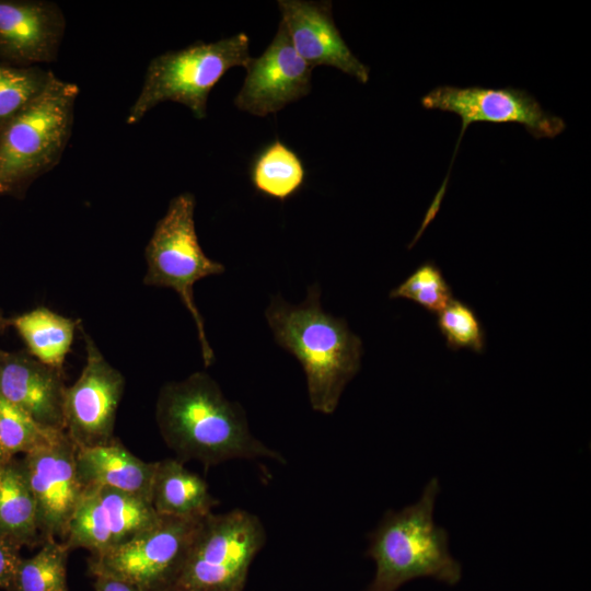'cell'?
<instances>
[{
  "label": "cell",
  "instance_id": "obj_1",
  "mask_svg": "<svg viewBox=\"0 0 591 591\" xmlns=\"http://www.w3.org/2000/svg\"><path fill=\"white\" fill-rule=\"evenodd\" d=\"M155 420L165 444L183 463L196 460L208 468L231 460L286 462L280 452L253 436L242 406L228 399L205 372L164 384Z\"/></svg>",
  "mask_w": 591,
  "mask_h": 591
},
{
  "label": "cell",
  "instance_id": "obj_2",
  "mask_svg": "<svg viewBox=\"0 0 591 591\" xmlns=\"http://www.w3.org/2000/svg\"><path fill=\"white\" fill-rule=\"evenodd\" d=\"M265 315L276 341L302 366L311 407L333 414L345 386L360 369L361 339L345 320L323 310L317 285L309 287L298 305L274 296Z\"/></svg>",
  "mask_w": 591,
  "mask_h": 591
},
{
  "label": "cell",
  "instance_id": "obj_3",
  "mask_svg": "<svg viewBox=\"0 0 591 591\" xmlns=\"http://www.w3.org/2000/svg\"><path fill=\"white\" fill-rule=\"evenodd\" d=\"M439 493L438 477L430 478L416 502L387 510L370 532L366 555L375 572L364 591H397L419 578L460 582L462 566L450 553L449 533L433 518Z\"/></svg>",
  "mask_w": 591,
  "mask_h": 591
},
{
  "label": "cell",
  "instance_id": "obj_4",
  "mask_svg": "<svg viewBox=\"0 0 591 591\" xmlns=\"http://www.w3.org/2000/svg\"><path fill=\"white\" fill-rule=\"evenodd\" d=\"M76 83L56 74L44 92L0 130V196L21 195L58 164L71 137Z\"/></svg>",
  "mask_w": 591,
  "mask_h": 591
},
{
  "label": "cell",
  "instance_id": "obj_5",
  "mask_svg": "<svg viewBox=\"0 0 591 591\" xmlns=\"http://www.w3.org/2000/svg\"><path fill=\"white\" fill-rule=\"evenodd\" d=\"M251 59L250 38L244 33L211 43L196 42L152 58L126 123L138 124L149 111L166 101L183 104L196 118H205L215 85L229 69L246 68Z\"/></svg>",
  "mask_w": 591,
  "mask_h": 591
},
{
  "label": "cell",
  "instance_id": "obj_6",
  "mask_svg": "<svg viewBox=\"0 0 591 591\" xmlns=\"http://www.w3.org/2000/svg\"><path fill=\"white\" fill-rule=\"evenodd\" d=\"M195 196L188 192L171 199L144 250L147 273L143 283L170 288L179 296L195 322L202 360L205 367H209L215 354L194 300L193 287L208 276L222 274L225 268L209 258L199 244L195 229Z\"/></svg>",
  "mask_w": 591,
  "mask_h": 591
},
{
  "label": "cell",
  "instance_id": "obj_7",
  "mask_svg": "<svg viewBox=\"0 0 591 591\" xmlns=\"http://www.w3.org/2000/svg\"><path fill=\"white\" fill-rule=\"evenodd\" d=\"M266 537L260 519L246 510L209 513L170 591H244L250 567Z\"/></svg>",
  "mask_w": 591,
  "mask_h": 591
},
{
  "label": "cell",
  "instance_id": "obj_8",
  "mask_svg": "<svg viewBox=\"0 0 591 591\" xmlns=\"http://www.w3.org/2000/svg\"><path fill=\"white\" fill-rule=\"evenodd\" d=\"M202 519L160 515L129 542L92 555L89 570L129 582L142 591H170L184 566Z\"/></svg>",
  "mask_w": 591,
  "mask_h": 591
},
{
  "label": "cell",
  "instance_id": "obj_9",
  "mask_svg": "<svg viewBox=\"0 0 591 591\" xmlns=\"http://www.w3.org/2000/svg\"><path fill=\"white\" fill-rule=\"evenodd\" d=\"M420 103L427 109L453 113L462 121L448 174L432 201L437 206H440L444 196L454 159L471 124H519L535 139H552L566 129L561 117L546 112L528 91L513 86L493 89L440 85L425 94Z\"/></svg>",
  "mask_w": 591,
  "mask_h": 591
},
{
  "label": "cell",
  "instance_id": "obj_10",
  "mask_svg": "<svg viewBox=\"0 0 591 591\" xmlns=\"http://www.w3.org/2000/svg\"><path fill=\"white\" fill-rule=\"evenodd\" d=\"M85 364L78 380L66 387L65 431L77 448L111 442L116 413L125 389V378L84 334Z\"/></svg>",
  "mask_w": 591,
  "mask_h": 591
},
{
  "label": "cell",
  "instance_id": "obj_11",
  "mask_svg": "<svg viewBox=\"0 0 591 591\" xmlns=\"http://www.w3.org/2000/svg\"><path fill=\"white\" fill-rule=\"evenodd\" d=\"M160 515L147 499L107 486H88L62 543L92 555L116 548L154 525Z\"/></svg>",
  "mask_w": 591,
  "mask_h": 591
},
{
  "label": "cell",
  "instance_id": "obj_12",
  "mask_svg": "<svg viewBox=\"0 0 591 591\" xmlns=\"http://www.w3.org/2000/svg\"><path fill=\"white\" fill-rule=\"evenodd\" d=\"M77 447L65 432L54 442L25 453L21 466L33 494L43 542L65 540L84 493L76 461Z\"/></svg>",
  "mask_w": 591,
  "mask_h": 591
},
{
  "label": "cell",
  "instance_id": "obj_13",
  "mask_svg": "<svg viewBox=\"0 0 591 591\" xmlns=\"http://www.w3.org/2000/svg\"><path fill=\"white\" fill-rule=\"evenodd\" d=\"M245 69L234 105L255 116L277 113L312 88V68L296 51L282 21L265 51L252 58Z\"/></svg>",
  "mask_w": 591,
  "mask_h": 591
},
{
  "label": "cell",
  "instance_id": "obj_14",
  "mask_svg": "<svg viewBox=\"0 0 591 591\" xmlns=\"http://www.w3.org/2000/svg\"><path fill=\"white\" fill-rule=\"evenodd\" d=\"M66 31L60 7L43 0H0V61L38 67L56 60Z\"/></svg>",
  "mask_w": 591,
  "mask_h": 591
},
{
  "label": "cell",
  "instance_id": "obj_15",
  "mask_svg": "<svg viewBox=\"0 0 591 591\" xmlns=\"http://www.w3.org/2000/svg\"><path fill=\"white\" fill-rule=\"evenodd\" d=\"M278 8L296 51L311 68L329 66L361 83L369 81L370 68L341 37L331 1L279 0Z\"/></svg>",
  "mask_w": 591,
  "mask_h": 591
},
{
  "label": "cell",
  "instance_id": "obj_16",
  "mask_svg": "<svg viewBox=\"0 0 591 591\" xmlns=\"http://www.w3.org/2000/svg\"><path fill=\"white\" fill-rule=\"evenodd\" d=\"M62 371L30 354L0 349V395L39 425L65 431Z\"/></svg>",
  "mask_w": 591,
  "mask_h": 591
},
{
  "label": "cell",
  "instance_id": "obj_17",
  "mask_svg": "<svg viewBox=\"0 0 591 591\" xmlns=\"http://www.w3.org/2000/svg\"><path fill=\"white\" fill-rule=\"evenodd\" d=\"M76 461L84 487L107 486L150 501L157 462L140 460L118 440L77 448Z\"/></svg>",
  "mask_w": 591,
  "mask_h": 591
},
{
  "label": "cell",
  "instance_id": "obj_18",
  "mask_svg": "<svg viewBox=\"0 0 591 591\" xmlns=\"http://www.w3.org/2000/svg\"><path fill=\"white\" fill-rule=\"evenodd\" d=\"M150 502L159 515L193 520L204 519L219 503L205 479L177 459L157 462Z\"/></svg>",
  "mask_w": 591,
  "mask_h": 591
},
{
  "label": "cell",
  "instance_id": "obj_19",
  "mask_svg": "<svg viewBox=\"0 0 591 591\" xmlns=\"http://www.w3.org/2000/svg\"><path fill=\"white\" fill-rule=\"evenodd\" d=\"M28 354L45 366L62 371L78 322L38 306L9 320Z\"/></svg>",
  "mask_w": 591,
  "mask_h": 591
},
{
  "label": "cell",
  "instance_id": "obj_20",
  "mask_svg": "<svg viewBox=\"0 0 591 591\" xmlns=\"http://www.w3.org/2000/svg\"><path fill=\"white\" fill-rule=\"evenodd\" d=\"M0 536L20 547L43 541L35 499L21 462L13 459L0 470Z\"/></svg>",
  "mask_w": 591,
  "mask_h": 591
},
{
  "label": "cell",
  "instance_id": "obj_21",
  "mask_svg": "<svg viewBox=\"0 0 591 591\" xmlns=\"http://www.w3.org/2000/svg\"><path fill=\"white\" fill-rule=\"evenodd\" d=\"M250 175L258 193L285 201L302 188L306 171L298 153L276 139L254 158Z\"/></svg>",
  "mask_w": 591,
  "mask_h": 591
},
{
  "label": "cell",
  "instance_id": "obj_22",
  "mask_svg": "<svg viewBox=\"0 0 591 591\" xmlns=\"http://www.w3.org/2000/svg\"><path fill=\"white\" fill-rule=\"evenodd\" d=\"M69 549L55 538L45 540L39 552L22 558L12 591H69L67 559Z\"/></svg>",
  "mask_w": 591,
  "mask_h": 591
},
{
  "label": "cell",
  "instance_id": "obj_23",
  "mask_svg": "<svg viewBox=\"0 0 591 591\" xmlns=\"http://www.w3.org/2000/svg\"><path fill=\"white\" fill-rule=\"evenodd\" d=\"M55 73L40 67H20L0 61V130L28 107L47 88Z\"/></svg>",
  "mask_w": 591,
  "mask_h": 591
},
{
  "label": "cell",
  "instance_id": "obj_24",
  "mask_svg": "<svg viewBox=\"0 0 591 591\" xmlns=\"http://www.w3.org/2000/svg\"><path fill=\"white\" fill-rule=\"evenodd\" d=\"M66 431L46 428L0 395V449L7 461L57 440Z\"/></svg>",
  "mask_w": 591,
  "mask_h": 591
},
{
  "label": "cell",
  "instance_id": "obj_25",
  "mask_svg": "<svg viewBox=\"0 0 591 591\" xmlns=\"http://www.w3.org/2000/svg\"><path fill=\"white\" fill-rule=\"evenodd\" d=\"M391 298L412 300L432 313H440L452 300L451 289L441 270L425 263L390 293Z\"/></svg>",
  "mask_w": 591,
  "mask_h": 591
},
{
  "label": "cell",
  "instance_id": "obj_26",
  "mask_svg": "<svg viewBox=\"0 0 591 591\" xmlns=\"http://www.w3.org/2000/svg\"><path fill=\"white\" fill-rule=\"evenodd\" d=\"M438 326L450 348H468L483 352L485 335L475 312L465 303L453 299L438 316Z\"/></svg>",
  "mask_w": 591,
  "mask_h": 591
},
{
  "label": "cell",
  "instance_id": "obj_27",
  "mask_svg": "<svg viewBox=\"0 0 591 591\" xmlns=\"http://www.w3.org/2000/svg\"><path fill=\"white\" fill-rule=\"evenodd\" d=\"M20 546L0 536V589L12 591L20 560Z\"/></svg>",
  "mask_w": 591,
  "mask_h": 591
},
{
  "label": "cell",
  "instance_id": "obj_28",
  "mask_svg": "<svg viewBox=\"0 0 591 591\" xmlns=\"http://www.w3.org/2000/svg\"><path fill=\"white\" fill-rule=\"evenodd\" d=\"M95 591H142L138 587L111 577L97 576L94 581Z\"/></svg>",
  "mask_w": 591,
  "mask_h": 591
},
{
  "label": "cell",
  "instance_id": "obj_29",
  "mask_svg": "<svg viewBox=\"0 0 591 591\" xmlns=\"http://www.w3.org/2000/svg\"><path fill=\"white\" fill-rule=\"evenodd\" d=\"M9 325H10L9 320L4 317V315L2 314L0 310V334L3 333L8 328Z\"/></svg>",
  "mask_w": 591,
  "mask_h": 591
},
{
  "label": "cell",
  "instance_id": "obj_30",
  "mask_svg": "<svg viewBox=\"0 0 591 591\" xmlns=\"http://www.w3.org/2000/svg\"><path fill=\"white\" fill-rule=\"evenodd\" d=\"M8 461L4 459L1 449H0V470Z\"/></svg>",
  "mask_w": 591,
  "mask_h": 591
}]
</instances>
